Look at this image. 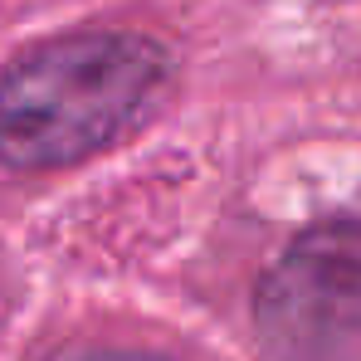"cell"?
I'll use <instances>...</instances> for the list:
<instances>
[{"label": "cell", "mask_w": 361, "mask_h": 361, "mask_svg": "<svg viewBox=\"0 0 361 361\" xmlns=\"http://www.w3.org/2000/svg\"><path fill=\"white\" fill-rule=\"evenodd\" d=\"M254 332L274 361H361V220L302 230L254 288Z\"/></svg>", "instance_id": "2"}, {"label": "cell", "mask_w": 361, "mask_h": 361, "mask_svg": "<svg viewBox=\"0 0 361 361\" xmlns=\"http://www.w3.org/2000/svg\"><path fill=\"white\" fill-rule=\"evenodd\" d=\"M166 78V49L127 30L63 35L0 73V161L73 166L113 147Z\"/></svg>", "instance_id": "1"}, {"label": "cell", "mask_w": 361, "mask_h": 361, "mask_svg": "<svg viewBox=\"0 0 361 361\" xmlns=\"http://www.w3.org/2000/svg\"><path fill=\"white\" fill-rule=\"evenodd\" d=\"M59 361H166V357H152V352H68Z\"/></svg>", "instance_id": "3"}]
</instances>
